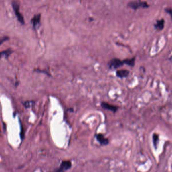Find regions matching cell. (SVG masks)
<instances>
[{
    "label": "cell",
    "instance_id": "6da1fadb",
    "mask_svg": "<svg viewBox=\"0 0 172 172\" xmlns=\"http://www.w3.org/2000/svg\"><path fill=\"white\" fill-rule=\"evenodd\" d=\"M127 6L133 10H137L139 8H147L149 7V5L147 2L141 1H130L128 3Z\"/></svg>",
    "mask_w": 172,
    "mask_h": 172
},
{
    "label": "cell",
    "instance_id": "7a4b0ae2",
    "mask_svg": "<svg viewBox=\"0 0 172 172\" xmlns=\"http://www.w3.org/2000/svg\"><path fill=\"white\" fill-rule=\"evenodd\" d=\"M12 6L13 7V10L14 11L15 15L17 17L18 21L21 23L22 24H24L25 22H24V19L23 16L22 15L21 13L19 12V5L16 1H13L12 2Z\"/></svg>",
    "mask_w": 172,
    "mask_h": 172
},
{
    "label": "cell",
    "instance_id": "3957f363",
    "mask_svg": "<svg viewBox=\"0 0 172 172\" xmlns=\"http://www.w3.org/2000/svg\"><path fill=\"white\" fill-rule=\"evenodd\" d=\"M123 61L119 59L118 58H113L108 62V66L109 68L112 70H115L120 68L124 65Z\"/></svg>",
    "mask_w": 172,
    "mask_h": 172
},
{
    "label": "cell",
    "instance_id": "277c9868",
    "mask_svg": "<svg viewBox=\"0 0 172 172\" xmlns=\"http://www.w3.org/2000/svg\"><path fill=\"white\" fill-rule=\"evenodd\" d=\"M72 164L70 161H62L58 169L52 172H65L69 170Z\"/></svg>",
    "mask_w": 172,
    "mask_h": 172
},
{
    "label": "cell",
    "instance_id": "5b68a950",
    "mask_svg": "<svg viewBox=\"0 0 172 172\" xmlns=\"http://www.w3.org/2000/svg\"><path fill=\"white\" fill-rule=\"evenodd\" d=\"M40 18L41 15L39 13L34 15V16L31 19L30 22L32 24V27L34 29L36 30L40 25Z\"/></svg>",
    "mask_w": 172,
    "mask_h": 172
},
{
    "label": "cell",
    "instance_id": "8992f818",
    "mask_svg": "<svg viewBox=\"0 0 172 172\" xmlns=\"http://www.w3.org/2000/svg\"><path fill=\"white\" fill-rule=\"evenodd\" d=\"M100 106H102V108L104 109V110H110V111L113 112L114 113L116 112L118 110V108H119V107L117 106L110 104L106 102H102Z\"/></svg>",
    "mask_w": 172,
    "mask_h": 172
},
{
    "label": "cell",
    "instance_id": "52a82bcc",
    "mask_svg": "<svg viewBox=\"0 0 172 172\" xmlns=\"http://www.w3.org/2000/svg\"><path fill=\"white\" fill-rule=\"evenodd\" d=\"M96 140L100 145H106L109 143V140L108 138H106L104 135L102 134H96Z\"/></svg>",
    "mask_w": 172,
    "mask_h": 172
},
{
    "label": "cell",
    "instance_id": "ba28073f",
    "mask_svg": "<svg viewBox=\"0 0 172 172\" xmlns=\"http://www.w3.org/2000/svg\"><path fill=\"white\" fill-rule=\"evenodd\" d=\"M165 19L163 18L159 19L157 20L155 23L154 24V27L156 29L159 31H161L165 27Z\"/></svg>",
    "mask_w": 172,
    "mask_h": 172
},
{
    "label": "cell",
    "instance_id": "9c48e42d",
    "mask_svg": "<svg viewBox=\"0 0 172 172\" xmlns=\"http://www.w3.org/2000/svg\"><path fill=\"white\" fill-rule=\"evenodd\" d=\"M130 72L129 70L127 69H121L117 70L116 74L118 77L120 78H123L127 77L129 75Z\"/></svg>",
    "mask_w": 172,
    "mask_h": 172
},
{
    "label": "cell",
    "instance_id": "30bf717a",
    "mask_svg": "<svg viewBox=\"0 0 172 172\" xmlns=\"http://www.w3.org/2000/svg\"><path fill=\"white\" fill-rule=\"evenodd\" d=\"M124 63L131 67H134L135 63V58L133 57L131 58H127L123 60Z\"/></svg>",
    "mask_w": 172,
    "mask_h": 172
},
{
    "label": "cell",
    "instance_id": "8fae6325",
    "mask_svg": "<svg viewBox=\"0 0 172 172\" xmlns=\"http://www.w3.org/2000/svg\"><path fill=\"white\" fill-rule=\"evenodd\" d=\"M152 138H153V146L155 147V149H157V145L159 144V136L158 134L155 133L153 134Z\"/></svg>",
    "mask_w": 172,
    "mask_h": 172
},
{
    "label": "cell",
    "instance_id": "7c38bea8",
    "mask_svg": "<svg viewBox=\"0 0 172 172\" xmlns=\"http://www.w3.org/2000/svg\"><path fill=\"white\" fill-rule=\"evenodd\" d=\"M12 50L11 49H8L6 50H5L1 52V57H4L5 58L9 57V56L12 53Z\"/></svg>",
    "mask_w": 172,
    "mask_h": 172
},
{
    "label": "cell",
    "instance_id": "4fadbf2b",
    "mask_svg": "<svg viewBox=\"0 0 172 172\" xmlns=\"http://www.w3.org/2000/svg\"><path fill=\"white\" fill-rule=\"evenodd\" d=\"M33 104H34L33 101H27V102H24L23 105L26 108H29L30 106H31Z\"/></svg>",
    "mask_w": 172,
    "mask_h": 172
},
{
    "label": "cell",
    "instance_id": "5bb4252c",
    "mask_svg": "<svg viewBox=\"0 0 172 172\" xmlns=\"http://www.w3.org/2000/svg\"><path fill=\"white\" fill-rule=\"evenodd\" d=\"M165 10L166 11V13H168L171 16V18L172 19V8H166Z\"/></svg>",
    "mask_w": 172,
    "mask_h": 172
},
{
    "label": "cell",
    "instance_id": "9a60e30c",
    "mask_svg": "<svg viewBox=\"0 0 172 172\" xmlns=\"http://www.w3.org/2000/svg\"><path fill=\"white\" fill-rule=\"evenodd\" d=\"M9 37L8 36H3V37H2L1 38V40H0V44H2L3 42H4V41H6V40H9Z\"/></svg>",
    "mask_w": 172,
    "mask_h": 172
},
{
    "label": "cell",
    "instance_id": "2e32d148",
    "mask_svg": "<svg viewBox=\"0 0 172 172\" xmlns=\"http://www.w3.org/2000/svg\"><path fill=\"white\" fill-rule=\"evenodd\" d=\"M36 71H37V72H42V71H41V70H38V69H37V70H36ZM43 72H44V73H45V74H47L48 75H49V73H48V72H46V71H43Z\"/></svg>",
    "mask_w": 172,
    "mask_h": 172
},
{
    "label": "cell",
    "instance_id": "e0dca14e",
    "mask_svg": "<svg viewBox=\"0 0 172 172\" xmlns=\"http://www.w3.org/2000/svg\"><path fill=\"white\" fill-rule=\"evenodd\" d=\"M170 60H171V61H172V56H171V57H170Z\"/></svg>",
    "mask_w": 172,
    "mask_h": 172
}]
</instances>
